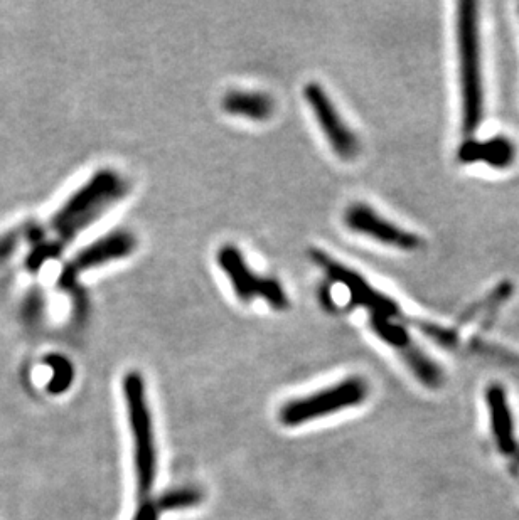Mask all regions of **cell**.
I'll use <instances>...</instances> for the list:
<instances>
[{"label": "cell", "mask_w": 519, "mask_h": 520, "mask_svg": "<svg viewBox=\"0 0 519 520\" xmlns=\"http://www.w3.org/2000/svg\"><path fill=\"white\" fill-rule=\"evenodd\" d=\"M129 184L117 170L100 169L76 189L49 221L54 241L65 248L86 228L102 218L110 207L122 201Z\"/></svg>", "instance_id": "obj_1"}, {"label": "cell", "mask_w": 519, "mask_h": 520, "mask_svg": "<svg viewBox=\"0 0 519 520\" xmlns=\"http://www.w3.org/2000/svg\"><path fill=\"white\" fill-rule=\"evenodd\" d=\"M457 51L461 73L462 128L467 135H472L481 125L484 115V86L479 6L471 0L457 6Z\"/></svg>", "instance_id": "obj_2"}, {"label": "cell", "mask_w": 519, "mask_h": 520, "mask_svg": "<svg viewBox=\"0 0 519 520\" xmlns=\"http://www.w3.org/2000/svg\"><path fill=\"white\" fill-rule=\"evenodd\" d=\"M124 396L129 411L130 430L134 438L135 478L140 499H147L154 489L157 473L156 441L152 430V416L145 398L142 374L132 371L124 377Z\"/></svg>", "instance_id": "obj_3"}, {"label": "cell", "mask_w": 519, "mask_h": 520, "mask_svg": "<svg viewBox=\"0 0 519 520\" xmlns=\"http://www.w3.org/2000/svg\"><path fill=\"white\" fill-rule=\"evenodd\" d=\"M368 398V384L361 377L344 379L321 389L319 393L309 394L304 398L292 399L280 409V423L289 428L305 425L329 414L339 413L344 409L354 408Z\"/></svg>", "instance_id": "obj_4"}, {"label": "cell", "mask_w": 519, "mask_h": 520, "mask_svg": "<svg viewBox=\"0 0 519 520\" xmlns=\"http://www.w3.org/2000/svg\"><path fill=\"white\" fill-rule=\"evenodd\" d=\"M216 261L240 302L252 303L253 300L260 298L279 312L289 308V295L282 287V283L277 278L255 273L236 246H221L216 253Z\"/></svg>", "instance_id": "obj_5"}, {"label": "cell", "mask_w": 519, "mask_h": 520, "mask_svg": "<svg viewBox=\"0 0 519 520\" xmlns=\"http://www.w3.org/2000/svg\"><path fill=\"white\" fill-rule=\"evenodd\" d=\"M137 250V238L127 229H115L112 233L105 234L97 241L86 245L83 250L76 253L75 258L65 266L59 276V287L70 292L78 287V276L83 271L98 268V266L124 260Z\"/></svg>", "instance_id": "obj_6"}, {"label": "cell", "mask_w": 519, "mask_h": 520, "mask_svg": "<svg viewBox=\"0 0 519 520\" xmlns=\"http://www.w3.org/2000/svg\"><path fill=\"white\" fill-rule=\"evenodd\" d=\"M311 258L332 282L341 283L348 288L351 293V303L364 307L370 312V317H390L395 319L398 315V305L391 298L376 292L370 283L364 280L363 276L354 270H349L348 266L341 265L324 251L312 250Z\"/></svg>", "instance_id": "obj_7"}, {"label": "cell", "mask_w": 519, "mask_h": 520, "mask_svg": "<svg viewBox=\"0 0 519 520\" xmlns=\"http://www.w3.org/2000/svg\"><path fill=\"white\" fill-rule=\"evenodd\" d=\"M304 98L334 154L341 159H354L359 152L358 137L346 125L327 91L317 83H309L304 88Z\"/></svg>", "instance_id": "obj_8"}, {"label": "cell", "mask_w": 519, "mask_h": 520, "mask_svg": "<svg viewBox=\"0 0 519 520\" xmlns=\"http://www.w3.org/2000/svg\"><path fill=\"white\" fill-rule=\"evenodd\" d=\"M344 223L354 233L375 239L381 245L391 246L403 251H415L422 245L417 234L405 231L388 219L383 218L366 204H353L344 214Z\"/></svg>", "instance_id": "obj_9"}, {"label": "cell", "mask_w": 519, "mask_h": 520, "mask_svg": "<svg viewBox=\"0 0 519 520\" xmlns=\"http://www.w3.org/2000/svg\"><path fill=\"white\" fill-rule=\"evenodd\" d=\"M486 403L489 409L491 433L499 452L503 455H513L516 450V426L503 386L491 384L486 391Z\"/></svg>", "instance_id": "obj_10"}, {"label": "cell", "mask_w": 519, "mask_h": 520, "mask_svg": "<svg viewBox=\"0 0 519 520\" xmlns=\"http://www.w3.org/2000/svg\"><path fill=\"white\" fill-rule=\"evenodd\" d=\"M457 157L462 164L484 162L496 169H506L516 159V147L509 138L501 135L489 140H467L459 147Z\"/></svg>", "instance_id": "obj_11"}, {"label": "cell", "mask_w": 519, "mask_h": 520, "mask_svg": "<svg viewBox=\"0 0 519 520\" xmlns=\"http://www.w3.org/2000/svg\"><path fill=\"white\" fill-rule=\"evenodd\" d=\"M221 105L223 110L233 117L265 122L272 117L275 101L263 91L233 90L226 93Z\"/></svg>", "instance_id": "obj_12"}, {"label": "cell", "mask_w": 519, "mask_h": 520, "mask_svg": "<svg viewBox=\"0 0 519 520\" xmlns=\"http://www.w3.org/2000/svg\"><path fill=\"white\" fill-rule=\"evenodd\" d=\"M403 361L407 362L410 371L417 376L420 383L425 384L427 388H439L444 376L440 367L435 364L429 356L423 354L422 349H418L417 345L413 344L408 347L407 351L402 354Z\"/></svg>", "instance_id": "obj_13"}, {"label": "cell", "mask_w": 519, "mask_h": 520, "mask_svg": "<svg viewBox=\"0 0 519 520\" xmlns=\"http://www.w3.org/2000/svg\"><path fill=\"white\" fill-rule=\"evenodd\" d=\"M370 324L375 334L386 344L395 347L396 351L400 352V356L407 351L408 347H412L413 340L407 329L403 325L396 324L390 317H370Z\"/></svg>", "instance_id": "obj_14"}, {"label": "cell", "mask_w": 519, "mask_h": 520, "mask_svg": "<svg viewBox=\"0 0 519 520\" xmlns=\"http://www.w3.org/2000/svg\"><path fill=\"white\" fill-rule=\"evenodd\" d=\"M203 500V494L198 489L172 490L169 494L162 495L156 502V509L162 510L188 509L194 507Z\"/></svg>", "instance_id": "obj_15"}, {"label": "cell", "mask_w": 519, "mask_h": 520, "mask_svg": "<svg viewBox=\"0 0 519 520\" xmlns=\"http://www.w3.org/2000/svg\"><path fill=\"white\" fill-rule=\"evenodd\" d=\"M63 250H65V248L59 245V243H56L54 239H44V241H41L38 245H34L31 255L27 256V270L36 273V271L41 270V266L46 265L49 260L59 258Z\"/></svg>", "instance_id": "obj_16"}, {"label": "cell", "mask_w": 519, "mask_h": 520, "mask_svg": "<svg viewBox=\"0 0 519 520\" xmlns=\"http://www.w3.org/2000/svg\"><path fill=\"white\" fill-rule=\"evenodd\" d=\"M46 362L53 369V379L48 386L49 393H65V389L73 383V369L70 362L61 356H49Z\"/></svg>", "instance_id": "obj_17"}, {"label": "cell", "mask_w": 519, "mask_h": 520, "mask_svg": "<svg viewBox=\"0 0 519 520\" xmlns=\"http://www.w3.org/2000/svg\"><path fill=\"white\" fill-rule=\"evenodd\" d=\"M22 238V229H12L9 233L0 236V263L6 261L16 251Z\"/></svg>", "instance_id": "obj_18"}, {"label": "cell", "mask_w": 519, "mask_h": 520, "mask_svg": "<svg viewBox=\"0 0 519 520\" xmlns=\"http://www.w3.org/2000/svg\"><path fill=\"white\" fill-rule=\"evenodd\" d=\"M157 515H159V510L156 509V504L145 502V504L140 507L139 512H137L135 520H157Z\"/></svg>", "instance_id": "obj_19"}]
</instances>
